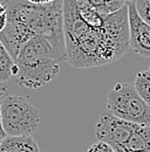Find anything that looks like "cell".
<instances>
[{
  "instance_id": "obj_14",
  "label": "cell",
  "mask_w": 150,
  "mask_h": 152,
  "mask_svg": "<svg viewBox=\"0 0 150 152\" xmlns=\"http://www.w3.org/2000/svg\"><path fill=\"white\" fill-rule=\"evenodd\" d=\"M87 152H115V150L112 149L109 144L99 140L97 143H94L93 145L88 149Z\"/></svg>"
},
{
  "instance_id": "obj_2",
  "label": "cell",
  "mask_w": 150,
  "mask_h": 152,
  "mask_svg": "<svg viewBox=\"0 0 150 152\" xmlns=\"http://www.w3.org/2000/svg\"><path fill=\"white\" fill-rule=\"evenodd\" d=\"M6 14L7 23L0 33V41L13 60L17 58L21 47L37 35L65 40L63 0L46 5L17 0L6 5Z\"/></svg>"
},
{
  "instance_id": "obj_12",
  "label": "cell",
  "mask_w": 150,
  "mask_h": 152,
  "mask_svg": "<svg viewBox=\"0 0 150 152\" xmlns=\"http://www.w3.org/2000/svg\"><path fill=\"white\" fill-rule=\"evenodd\" d=\"M134 2L141 19L150 26V0H135Z\"/></svg>"
},
{
  "instance_id": "obj_21",
  "label": "cell",
  "mask_w": 150,
  "mask_h": 152,
  "mask_svg": "<svg viewBox=\"0 0 150 152\" xmlns=\"http://www.w3.org/2000/svg\"><path fill=\"white\" fill-rule=\"evenodd\" d=\"M1 142H2V139H1V138H0V144H1Z\"/></svg>"
},
{
  "instance_id": "obj_3",
  "label": "cell",
  "mask_w": 150,
  "mask_h": 152,
  "mask_svg": "<svg viewBox=\"0 0 150 152\" xmlns=\"http://www.w3.org/2000/svg\"><path fill=\"white\" fill-rule=\"evenodd\" d=\"M62 61H67L65 40L37 35L21 47L14 60L18 67L15 80L28 89L43 87L60 73Z\"/></svg>"
},
{
  "instance_id": "obj_11",
  "label": "cell",
  "mask_w": 150,
  "mask_h": 152,
  "mask_svg": "<svg viewBox=\"0 0 150 152\" xmlns=\"http://www.w3.org/2000/svg\"><path fill=\"white\" fill-rule=\"evenodd\" d=\"M134 87L140 96L150 105V69L137 73Z\"/></svg>"
},
{
  "instance_id": "obj_20",
  "label": "cell",
  "mask_w": 150,
  "mask_h": 152,
  "mask_svg": "<svg viewBox=\"0 0 150 152\" xmlns=\"http://www.w3.org/2000/svg\"><path fill=\"white\" fill-rule=\"evenodd\" d=\"M127 2H129V1H135V0H126Z\"/></svg>"
},
{
  "instance_id": "obj_16",
  "label": "cell",
  "mask_w": 150,
  "mask_h": 152,
  "mask_svg": "<svg viewBox=\"0 0 150 152\" xmlns=\"http://www.w3.org/2000/svg\"><path fill=\"white\" fill-rule=\"evenodd\" d=\"M27 1L31 4H34V5H46V4L54 2L56 0H27Z\"/></svg>"
},
{
  "instance_id": "obj_7",
  "label": "cell",
  "mask_w": 150,
  "mask_h": 152,
  "mask_svg": "<svg viewBox=\"0 0 150 152\" xmlns=\"http://www.w3.org/2000/svg\"><path fill=\"white\" fill-rule=\"evenodd\" d=\"M129 21V47L143 57H150V26L137 13L134 1L127 2Z\"/></svg>"
},
{
  "instance_id": "obj_1",
  "label": "cell",
  "mask_w": 150,
  "mask_h": 152,
  "mask_svg": "<svg viewBox=\"0 0 150 152\" xmlns=\"http://www.w3.org/2000/svg\"><path fill=\"white\" fill-rule=\"evenodd\" d=\"M63 34L67 61L74 68L112 63L130 49L128 6L102 14L83 0H63Z\"/></svg>"
},
{
  "instance_id": "obj_19",
  "label": "cell",
  "mask_w": 150,
  "mask_h": 152,
  "mask_svg": "<svg viewBox=\"0 0 150 152\" xmlns=\"http://www.w3.org/2000/svg\"><path fill=\"white\" fill-rule=\"evenodd\" d=\"M4 94H5V90L4 89H0V97L4 95Z\"/></svg>"
},
{
  "instance_id": "obj_17",
  "label": "cell",
  "mask_w": 150,
  "mask_h": 152,
  "mask_svg": "<svg viewBox=\"0 0 150 152\" xmlns=\"http://www.w3.org/2000/svg\"><path fill=\"white\" fill-rule=\"evenodd\" d=\"M1 98V97H0ZM6 133H5V130H4V126H2V117H1V103H0V138L4 139L6 138Z\"/></svg>"
},
{
  "instance_id": "obj_18",
  "label": "cell",
  "mask_w": 150,
  "mask_h": 152,
  "mask_svg": "<svg viewBox=\"0 0 150 152\" xmlns=\"http://www.w3.org/2000/svg\"><path fill=\"white\" fill-rule=\"evenodd\" d=\"M2 13H6V6L2 2H0V14H2Z\"/></svg>"
},
{
  "instance_id": "obj_6",
  "label": "cell",
  "mask_w": 150,
  "mask_h": 152,
  "mask_svg": "<svg viewBox=\"0 0 150 152\" xmlns=\"http://www.w3.org/2000/svg\"><path fill=\"white\" fill-rule=\"evenodd\" d=\"M137 126V124L123 121L106 110L96 123L95 136L99 140L109 144L116 152L128 140Z\"/></svg>"
},
{
  "instance_id": "obj_4",
  "label": "cell",
  "mask_w": 150,
  "mask_h": 152,
  "mask_svg": "<svg viewBox=\"0 0 150 152\" xmlns=\"http://www.w3.org/2000/svg\"><path fill=\"white\" fill-rule=\"evenodd\" d=\"M2 126L7 137L33 136L40 125V114L25 97L4 95L0 98Z\"/></svg>"
},
{
  "instance_id": "obj_8",
  "label": "cell",
  "mask_w": 150,
  "mask_h": 152,
  "mask_svg": "<svg viewBox=\"0 0 150 152\" xmlns=\"http://www.w3.org/2000/svg\"><path fill=\"white\" fill-rule=\"evenodd\" d=\"M116 152H150V126L138 125Z\"/></svg>"
},
{
  "instance_id": "obj_15",
  "label": "cell",
  "mask_w": 150,
  "mask_h": 152,
  "mask_svg": "<svg viewBox=\"0 0 150 152\" xmlns=\"http://www.w3.org/2000/svg\"><path fill=\"white\" fill-rule=\"evenodd\" d=\"M6 23H7V14L2 13V14H0V33L5 29Z\"/></svg>"
},
{
  "instance_id": "obj_9",
  "label": "cell",
  "mask_w": 150,
  "mask_h": 152,
  "mask_svg": "<svg viewBox=\"0 0 150 152\" xmlns=\"http://www.w3.org/2000/svg\"><path fill=\"white\" fill-rule=\"evenodd\" d=\"M0 152H40L33 136L6 137L0 144Z\"/></svg>"
},
{
  "instance_id": "obj_13",
  "label": "cell",
  "mask_w": 150,
  "mask_h": 152,
  "mask_svg": "<svg viewBox=\"0 0 150 152\" xmlns=\"http://www.w3.org/2000/svg\"><path fill=\"white\" fill-rule=\"evenodd\" d=\"M103 1H104L106 6H107V10H108V13L109 14L120 11L123 6L127 5V1L126 0H103Z\"/></svg>"
},
{
  "instance_id": "obj_5",
  "label": "cell",
  "mask_w": 150,
  "mask_h": 152,
  "mask_svg": "<svg viewBox=\"0 0 150 152\" xmlns=\"http://www.w3.org/2000/svg\"><path fill=\"white\" fill-rule=\"evenodd\" d=\"M107 110L114 116L150 126V105L140 96L134 83H117L107 95Z\"/></svg>"
},
{
  "instance_id": "obj_10",
  "label": "cell",
  "mask_w": 150,
  "mask_h": 152,
  "mask_svg": "<svg viewBox=\"0 0 150 152\" xmlns=\"http://www.w3.org/2000/svg\"><path fill=\"white\" fill-rule=\"evenodd\" d=\"M18 74V67L14 60L10 55L2 42L0 41V83H5L11 80V77H15Z\"/></svg>"
},
{
  "instance_id": "obj_22",
  "label": "cell",
  "mask_w": 150,
  "mask_h": 152,
  "mask_svg": "<svg viewBox=\"0 0 150 152\" xmlns=\"http://www.w3.org/2000/svg\"><path fill=\"white\" fill-rule=\"evenodd\" d=\"M149 69H150V66H149Z\"/></svg>"
}]
</instances>
